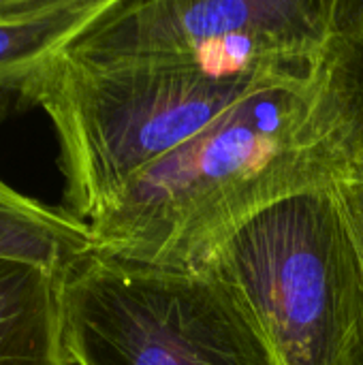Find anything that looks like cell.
<instances>
[{
    "mask_svg": "<svg viewBox=\"0 0 363 365\" xmlns=\"http://www.w3.org/2000/svg\"><path fill=\"white\" fill-rule=\"evenodd\" d=\"M312 79L267 81L133 175L88 222L92 248L150 265H201L250 214L325 180L302 139Z\"/></svg>",
    "mask_w": 363,
    "mask_h": 365,
    "instance_id": "6da1fadb",
    "label": "cell"
},
{
    "mask_svg": "<svg viewBox=\"0 0 363 365\" xmlns=\"http://www.w3.org/2000/svg\"><path fill=\"white\" fill-rule=\"evenodd\" d=\"M287 75L293 73L216 77L190 66L105 64L62 51L17 94L49 115L64 175L62 210L88 225L133 175Z\"/></svg>",
    "mask_w": 363,
    "mask_h": 365,
    "instance_id": "7a4b0ae2",
    "label": "cell"
},
{
    "mask_svg": "<svg viewBox=\"0 0 363 365\" xmlns=\"http://www.w3.org/2000/svg\"><path fill=\"white\" fill-rule=\"evenodd\" d=\"M201 265L246 302L280 365H363V280L329 175L233 227Z\"/></svg>",
    "mask_w": 363,
    "mask_h": 365,
    "instance_id": "3957f363",
    "label": "cell"
},
{
    "mask_svg": "<svg viewBox=\"0 0 363 365\" xmlns=\"http://www.w3.org/2000/svg\"><path fill=\"white\" fill-rule=\"evenodd\" d=\"M71 365H280L240 293L208 265L90 250L62 269Z\"/></svg>",
    "mask_w": 363,
    "mask_h": 365,
    "instance_id": "277c9868",
    "label": "cell"
},
{
    "mask_svg": "<svg viewBox=\"0 0 363 365\" xmlns=\"http://www.w3.org/2000/svg\"><path fill=\"white\" fill-rule=\"evenodd\" d=\"M329 38L332 0H113L66 53L216 77L312 75Z\"/></svg>",
    "mask_w": 363,
    "mask_h": 365,
    "instance_id": "5b68a950",
    "label": "cell"
},
{
    "mask_svg": "<svg viewBox=\"0 0 363 365\" xmlns=\"http://www.w3.org/2000/svg\"><path fill=\"white\" fill-rule=\"evenodd\" d=\"M304 145L327 171L363 165V43L332 36L315 79Z\"/></svg>",
    "mask_w": 363,
    "mask_h": 365,
    "instance_id": "8992f818",
    "label": "cell"
},
{
    "mask_svg": "<svg viewBox=\"0 0 363 365\" xmlns=\"http://www.w3.org/2000/svg\"><path fill=\"white\" fill-rule=\"evenodd\" d=\"M62 272L0 257V365H71L60 323Z\"/></svg>",
    "mask_w": 363,
    "mask_h": 365,
    "instance_id": "52a82bcc",
    "label": "cell"
},
{
    "mask_svg": "<svg viewBox=\"0 0 363 365\" xmlns=\"http://www.w3.org/2000/svg\"><path fill=\"white\" fill-rule=\"evenodd\" d=\"M111 4L113 0H45L36 11L0 19V92H19Z\"/></svg>",
    "mask_w": 363,
    "mask_h": 365,
    "instance_id": "ba28073f",
    "label": "cell"
},
{
    "mask_svg": "<svg viewBox=\"0 0 363 365\" xmlns=\"http://www.w3.org/2000/svg\"><path fill=\"white\" fill-rule=\"evenodd\" d=\"M92 250L90 227L0 180V257L62 272Z\"/></svg>",
    "mask_w": 363,
    "mask_h": 365,
    "instance_id": "9c48e42d",
    "label": "cell"
},
{
    "mask_svg": "<svg viewBox=\"0 0 363 365\" xmlns=\"http://www.w3.org/2000/svg\"><path fill=\"white\" fill-rule=\"evenodd\" d=\"M342 220L353 242L363 280V165H340L329 171Z\"/></svg>",
    "mask_w": 363,
    "mask_h": 365,
    "instance_id": "30bf717a",
    "label": "cell"
},
{
    "mask_svg": "<svg viewBox=\"0 0 363 365\" xmlns=\"http://www.w3.org/2000/svg\"><path fill=\"white\" fill-rule=\"evenodd\" d=\"M332 36L363 43V0H332Z\"/></svg>",
    "mask_w": 363,
    "mask_h": 365,
    "instance_id": "8fae6325",
    "label": "cell"
},
{
    "mask_svg": "<svg viewBox=\"0 0 363 365\" xmlns=\"http://www.w3.org/2000/svg\"><path fill=\"white\" fill-rule=\"evenodd\" d=\"M45 0H0V19L36 11Z\"/></svg>",
    "mask_w": 363,
    "mask_h": 365,
    "instance_id": "7c38bea8",
    "label": "cell"
}]
</instances>
